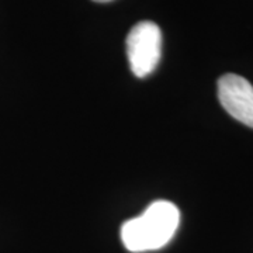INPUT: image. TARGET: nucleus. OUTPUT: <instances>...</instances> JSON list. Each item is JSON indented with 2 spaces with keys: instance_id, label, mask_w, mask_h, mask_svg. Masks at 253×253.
<instances>
[{
  "instance_id": "obj_2",
  "label": "nucleus",
  "mask_w": 253,
  "mask_h": 253,
  "mask_svg": "<svg viewBox=\"0 0 253 253\" xmlns=\"http://www.w3.org/2000/svg\"><path fill=\"white\" fill-rule=\"evenodd\" d=\"M126 58L136 78L154 72L162 55V31L154 21H141L131 28L126 40Z\"/></svg>"
},
{
  "instance_id": "obj_1",
  "label": "nucleus",
  "mask_w": 253,
  "mask_h": 253,
  "mask_svg": "<svg viewBox=\"0 0 253 253\" xmlns=\"http://www.w3.org/2000/svg\"><path fill=\"white\" fill-rule=\"evenodd\" d=\"M180 224V211L170 201L158 200L121 226V241L129 252L158 251L169 244Z\"/></svg>"
},
{
  "instance_id": "obj_3",
  "label": "nucleus",
  "mask_w": 253,
  "mask_h": 253,
  "mask_svg": "<svg viewBox=\"0 0 253 253\" xmlns=\"http://www.w3.org/2000/svg\"><path fill=\"white\" fill-rule=\"evenodd\" d=\"M218 99L225 111L253 128V86L245 78L226 73L218 79Z\"/></svg>"
},
{
  "instance_id": "obj_4",
  "label": "nucleus",
  "mask_w": 253,
  "mask_h": 253,
  "mask_svg": "<svg viewBox=\"0 0 253 253\" xmlns=\"http://www.w3.org/2000/svg\"><path fill=\"white\" fill-rule=\"evenodd\" d=\"M93 1H97V3H109L111 0H93Z\"/></svg>"
}]
</instances>
